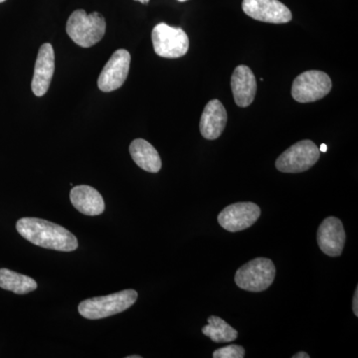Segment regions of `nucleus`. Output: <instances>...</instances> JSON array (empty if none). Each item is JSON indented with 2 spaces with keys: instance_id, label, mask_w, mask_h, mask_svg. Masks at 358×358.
I'll return each mask as SVG.
<instances>
[{
  "instance_id": "13",
  "label": "nucleus",
  "mask_w": 358,
  "mask_h": 358,
  "mask_svg": "<svg viewBox=\"0 0 358 358\" xmlns=\"http://www.w3.org/2000/svg\"><path fill=\"white\" fill-rule=\"evenodd\" d=\"M231 88L235 103L246 108L253 103L257 92V81L253 72L247 66H238L231 78Z\"/></svg>"
},
{
  "instance_id": "20",
  "label": "nucleus",
  "mask_w": 358,
  "mask_h": 358,
  "mask_svg": "<svg viewBox=\"0 0 358 358\" xmlns=\"http://www.w3.org/2000/svg\"><path fill=\"white\" fill-rule=\"evenodd\" d=\"M352 310L355 317H358V288L355 289V296H353Z\"/></svg>"
},
{
  "instance_id": "5",
  "label": "nucleus",
  "mask_w": 358,
  "mask_h": 358,
  "mask_svg": "<svg viewBox=\"0 0 358 358\" xmlns=\"http://www.w3.org/2000/svg\"><path fill=\"white\" fill-rule=\"evenodd\" d=\"M320 157L319 148L313 141H301L294 143L278 157L275 167L281 173H303L315 166Z\"/></svg>"
},
{
  "instance_id": "25",
  "label": "nucleus",
  "mask_w": 358,
  "mask_h": 358,
  "mask_svg": "<svg viewBox=\"0 0 358 358\" xmlns=\"http://www.w3.org/2000/svg\"><path fill=\"white\" fill-rule=\"evenodd\" d=\"M179 2H185V1H187V0H178Z\"/></svg>"
},
{
  "instance_id": "11",
  "label": "nucleus",
  "mask_w": 358,
  "mask_h": 358,
  "mask_svg": "<svg viewBox=\"0 0 358 358\" xmlns=\"http://www.w3.org/2000/svg\"><path fill=\"white\" fill-rule=\"evenodd\" d=\"M345 231L343 222L336 217H327L317 230V244L326 255L338 257L345 244Z\"/></svg>"
},
{
  "instance_id": "3",
  "label": "nucleus",
  "mask_w": 358,
  "mask_h": 358,
  "mask_svg": "<svg viewBox=\"0 0 358 358\" xmlns=\"http://www.w3.org/2000/svg\"><path fill=\"white\" fill-rule=\"evenodd\" d=\"M134 289H124L105 296L88 299L79 305V313L88 320H101L128 310L138 300Z\"/></svg>"
},
{
  "instance_id": "19",
  "label": "nucleus",
  "mask_w": 358,
  "mask_h": 358,
  "mask_svg": "<svg viewBox=\"0 0 358 358\" xmlns=\"http://www.w3.org/2000/svg\"><path fill=\"white\" fill-rule=\"evenodd\" d=\"M244 348L236 345L225 346L213 352L214 358H244Z\"/></svg>"
},
{
  "instance_id": "1",
  "label": "nucleus",
  "mask_w": 358,
  "mask_h": 358,
  "mask_svg": "<svg viewBox=\"0 0 358 358\" xmlns=\"http://www.w3.org/2000/svg\"><path fill=\"white\" fill-rule=\"evenodd\" d=\"M16 229L30 243L42 248L61 252H72L78 248V240L74 234L62 226L44 219L21 218L16 224Z\"/></svg>"
},
{
  "instance_id": "9",
  "label": "nucleus",
  "mask_w": 358,
  "mask_h": 358,
  "mask_svg": "<svg viewBox=\"0 0 358 358\" xmlns=\"http://www.w3.org/2000/svg\"><path fill=\"white\" fill-rule=\"evenodd\" d=\"M131 54L124 49H119L105 65L98 79V87L101 91L109 93L121 88L128 78Z\"/></svg>"
},
{
  "instance_id": "8",
  "label": "nucleus",
  "mask_w": 358,
  "mask_h": 358,
  "mask_svg": "<svg viewBox=\"0 0 358 358\" xmlns=\"http://www.w3.org/2000/svg\"><path fill=\"white\" fill-rule=\"evenodd\" d=\"M261 215V209L253 202H237L224 208L218 215V223L229 232L251 227Z\"/></svg>"
},
{
  "instance_id": "14",
  "label": "nucleus",
  "mask_w": 358,
  "mask_h": 358,
  "mask_svg": "<svg viewBox=\"0 0 358 358\" xmlns=\"http://www.w3.org/2000/svg\"><path fill=\"white\" fill-rule=\"evenodd\" d=\"M227 124V112L219 100L207 103L200 120V133L206 140H216Z\"/></svg>"
},
{
  "instance_id": "16",
  "label": "nucleus",
  "mask_w": 358,
  "mask_h": 358,
  "mask_svg": "<svg viewBox=\"0 0 358 358\" xmlns=\"http://www.w3.org/2000/svg\"><path fill=\"white\" fill-rule=\"evenodd\" d=\"M129 154L134 162L143 171L157 173L162 169V159L157 150L148 141L136 138L129 145Z\"/></svg>"
},
{
  "instance_id": "22",
  "label": "nucleus",
  "mask_w": 358,
  "mask_h": 358,
  "mask_svg": "<svg viewBox=\"0 0 358 358\" xmlns=\"http://www.w3.org/2000/svg\"><path fill=\"white\" fill-rule=\"evenodd\" d=\"M319 150L320 152H327V145L322 143V145L319 148Z\"/></svg>"
},
{
  "instance_id": "17",
  "label": "nucleus",
  "mask_w": 358,
  "mask_h": 358,
  "mask_svg": "<svg viewBox=\"0 0 358 358\" xmlns=\"http://www.w3.org/2000/svg\"><path fill=\"white\" fill-rule=\"evenodd\" d=\"M0 288L14 294H25L37 289V282L32 278L18 274L8 268H0Z\"/></svg>"
},
{
  "instance_id": "18",
  "label": "nucleus",
  "mask_w": 358,
  "mask_h": 358,
  "mask_svg": "<svg viewBox=\"0 0 358 358\" xmlns=\"http://www.w3.org/2000/svg\"><path fill=\"white\" fill-rule=\"evenodd\" d=\"M202 334L217 343H231L238 338L236 329H233L221 317L214 315L208 317V324L203 327Z\"/></svg>"
},
{
  "instance_id": "12",
  "label": "nucleus",
  "mask_w": 358,
  "mask_h": 358,
  "mask_svg": "<svg viewBox=\"0 0 358 358\" xmlns=\"http://www.w3.org/2000/svg\"><path fill=\"white\" fill-rule=\"evenodd\" d=\"M55 70V54L50 43H45L40 47L31 88L35 96H42L48 91L52 78Z\"/></svg>"
},
{
  "instance_id": "26",
  "label": "nucleus",
  "mask_w": 358,
  "mask_h": 358,
  "mask_svg": "<svg viewBox=\"0 0 358 358\" xmlns=\"http://www.w3.org/2000/svg\"><path fill=\"white\" fill-rule=\"evenodd\" d=\"M6 1V0H0V3H1V2H4Z\"/></svg>"
},
{
  "instance_id": "21",
  "label": "nucleus",
  "mask_w": 358,
  "mask_h": 358,
  "mask_svg": "<svg viewBox=\"0 0 358 358\" xmlns=\"http://www.w3.org/2000/svg\"><path fill=\"white\" fill-rule=\"evenodd\" d=\"M293 358H310L307 352H301L293 355Z\"/></svg>"
},
{
  "instance_id": "24",
  "label": "nucleus",
  "mask_w": 358,
  "mask_h": 358,
  "mask_svg": "<svg viewBox=\"0 0 358 358\" xmlns=\"http://www.w3.org/2000/svg\"><path fill=\"white\" fill-rule=\"evenodd\" d=\"M127 358H141V355H129V357H127Z\"/></svg>"
},
{
  "instance_id": "2",
  "label": "nucleus",
  "mask_w": 358,
  "mask_h": 358,
  "mask_svg": "<svg viewBox=\"0 0 358 358\" xmlns=\"http://www.w3.org/2000/svg\"><path fill=\"white\" fill-rule=\"evenodd\" d=\"M106 28L107 24L102 14H87L83 9H79L71 14L66 31L75 43L89 48L102 40Z\"/></svg>"
},
{
  "instance_id": "15",
  "label": "nucleus",
  "mask_w": 358,
  "mask_h": 358,
  "mask_svg": "<svg viewBox=\"0 0 358 358\" xmlns=\"http://www.w3.org/2000/svg\"><path fill=\"white\" fill-rule=\"evenodd\" d=\"M71 203L88 216H98L105 210V201L101 193L89 185H78L72 188L70 192Z\"/></svg>"
},
{
  "instance_id": "6",
  "label": "nucleus",
  "mask_w": 358,
  "mask_h": 358,
  "mask_svg": "<svg viewBox=\"0 0 358 358\" xmlns=\"http://www.w3.org/2000/svg\"><path fill=\"white\" fill-rule=\"evenodd\" d=\"M155 53L162 58H180L187 53L189 39L185 30L159 23L152 33Z\"/></svg>"
},
{
  "instance_id": "7",
  "label": "nucleus",
  "mask_w": 358,
  "mask_h": 358,
  "mask_svg": "<svg viewBox=\"0 0 358 358\" xmlns=\"http://www.w3.org/2000/svg\"><path fill=\"white\" fill-rule=\"evenodd\" d=\"M331 78L322 71H307L294 79L292 96L299 103H313L326 96L331 92Z\"/></svg>"
},
{
  "instance_id": "10",
  "label": "nucleus",
  "mask_w": 358,
  "mask_h": 358,
  "mask_svg": "<svg viewBox=\"0 0 358 358\" xmlns=\"http://www.w3.org/2000/svg\"><path fill=\"white\" fill-rule=\"evenodd\" d=\"M242 8L250 17L262 22L282 24L292 20L291 10L279 0H243Z\"/></svg>"
},
{
  "instance_id": "23",
  "label": "nucleus",
  "mask_w": 358,
  "mask_h": 358,
  "mask_svg": "<svg viewBox=\"0 0 358 358\" xmlns=\"http://www.w3.org/2000/svg\"><path fill=\"white\" fill-rule=\"evenodd\" d=\"M136 1L141 2V3H143V4H148V1H150V0H136Z\"/></svg>"
},
{
  "instance_id": "4",
  "label": "nucleus",
  "mask_w": 358,
  "mask_h": 358,
  "mask_svg": "<svg viewBox=\"0 0 358 358\" xmlns=\"http://www.w3.org/2000/svg\"><path fill=\"white\" fill-rule=\"evenodd\" d=\"M275 277V267L268 258H256L238 268L235 282L244 291H266L273 284Z\"/></svg>"
}]
</instances>
